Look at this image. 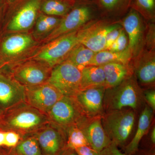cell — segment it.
<instances>
[{"mask_svg":"<svg viewBox=\"0 0 155 155\" xmlns=\"http://www.w3.org/2000/svg\"><path fill=\"white\" fill-rule=\"evenodd\" d=\"M92 12L91 8L86 5L73 9L61 19L58 25L47 37L45 41H51L80 29L91 19Z\"/></svg>","mask_w":155,"mask_h":155,"instance_id":"52a82bcc","label":"cell"},{"mask_svg":"<svg viewBox=\"0 0 155 155\" xmlns=\"http://www.w3.org/2000/svg\"><path fill=\"white\" fill-rule=\"evenodd\" d=\"M4 112L0 110V128H1V125H2V122L3 117H4Z\"/></svg>","mask_w":155,"mask_h":155,"instance_id":"f35d334b","label":"cell"},{"mask_svg":"<svg viewBox=\"0 0 155 155\" xmlns=\"http://www.w3.org/2000/svg\"><path fill=\"white\" fill-rule=\"evenodd\" d=\"M101 66L105 75V89L115 87L133 76V67L130 65L111 63Z\"/></svg>","mask_w":155,"mask_h":155,"instance_id":"ac0fdd59","label":"cell"},{"mask_svg":"<svg viewBox=\"0 0 155 155\" xmlns=\"http://www.w3.org/2000/svg\"><path fill=\"white\" fill-rule=\"evenodd\" d=\"M134 70L139 82L143 85L155 83V55L153 49L142 50L136 57Z\"/></svg>","mask_w":155,"mask_h":155,"instance_id":"2e32d148","label":"cell"},{"mask_svg":"<svg viewBox=\"0 0 155 155\" xmlns=\"http://www.w3.org/2000/svg\"><path fill=\"white\" fill-rule=\"evenodd\" d=\"M153 111L148 105H146L139 119L138 125L135 135L125 147V153L135 154L138 150L140 143L149 129L153 117Z\"/></svg>","mask_w":155,"mask_h":155,"instance_id":"d6986e66","label":"cell"},{"mask_svg":"<svg viewBox=\"0 0 155 155\" xmlns=\"http://www.w3.org/2000/svg\"><path fill=\"white\" fill-rule=\"evenodd\" d=\"M128 1L129 0H98L102 8L110 12L118 10Z\"/></svg>","mask_w":155,"mask_h":155,"instance_id":"83f0119b","label":"cell"},{"mask_svg":"<svg viewBox=\"0 0 155 155\" xmlns=\"http://www.w3.org/2000/svg\"><path fill=\"white\" fill-rule=\"evenodd\" d=\"M12 153L14 155H43L34 134L22 137Z\"/></svg>","mask_w":155,"mask_h":155,"instance_id":"cb8c5ba5","label":"cell"},{"mask_svg":"<svg viewBox=\"0 0 155 155\" xmlns=\"http://www.w3.org/2000/svg\"><path fill=\"white\" fill-rule=\"evenodd\" d=\"M81 71L67 61L52 68L47 83L55 87L63 96L75 97L81 91Z\"/></svg>","mask_w":155,"mask_h":155,"instance_id":"277c9868","label":"cell"},{"mask_svg":"<svg viewBox=\"0 0 155 155\" xmlns=\"http://www.w3.org/2000/svg\"><path fill=\"white\" fill-rule=\"evenodd\" d=\"M122 28L121 26L115 28L108 34L106 39L105 48L104 50H107L113 43L116 41L120 34Z\"/></svg>","mask_w":155,"mask_h":155,"instance_id":"1f68e13d","label":"cell"},{"mask_svg":"<svg viewBox=\"0 0 155 155\" xmlns=\"http://www.w3.org/2000/svg\"><path fill=\"white\" fill-rule=\"evenodd\" d=\"M81 71V91L96 87H105V75L101 66L88 65Z\"/></svg>","mask_w":155,"mask_h":155,"instance_id":"ffe728a7","label":"cell"},{"mask_svg":"<svg viewBox=\"0 0 155 155\" xmlns=\"http://www.w3.org/2000/svg\"><path fill=\"white\" fill-rule=\"evenodd\" d=\"M78 30L50 41L37 55L35 60L51 68L64 62L70 51L79 44Z\"/></svg>","mask_w":155,"mask_h":155,"instance_id":"5b68a950","label":"cell"},{"mask_svg":"<svg viewBox=\"0 0 155 155\" xmlns=\"http://www.w3.org/2000/svg\"><path fill=\"white\" fill-rule=\"evenodd\" d=\"M123 28L128 38V47L133 58L137 57L143 49L144 44V27L139 13L130 10L122 22Z\"/></svg>","mask_w":155,"mask_h":155,"instance_id":"4fadbf2b","label":"cell"},{"mask_svg":"<svg viewBox=\"0 0 155 155\" xmlns=\"http://www.w3.org/2000/svg\"><path fill=\"white\" fill-rule=\"evenodd\" d=\"M148 19L155 17V0H134L133 8Z\"/></svg>","mask_w":155,"mask_h":155,"instance_id":"4316f807","label":"cell"},{"mask_svg":"<svg viewBox=\"0 0 155 155\" xmlns=\"http://www.w3.org/2000/svg\"><path fill=\"white\" fill-rule=\"evenodd\" d=\"M150 155H155L154 154V153H153V154H150Z\"/></svg>","mask_w":155,"mask_h":155,"instance_id":"b9f144b4","label":"cell"},{"mask_svg":"<svg viewBox=\"0 0 155 155\" xmlns=\"http://www.w3.org/2000/svg\"><path fill=\"white\" fill-rule=\"evenodd\" d=\"M25 87L13 79L0 73V110L4 113L25 101Z\"/></svg>","mask_w":155,"mask_h":155,"instance_id":"5bb4252c","label":"cell"},{"mask_svg":"<svg viewBox=\"0 0 155 155\" xmlns=\"http://www.w3.org/2000/svg\"><path fill=\"white\" fill-rule=\"evenodd\" d=\"M70 8L67 1L47 0L42 5V11L49 16H64L69 13Z\"/></svg>","mask_w":155,"mask_h":155,"instance_id":"484cf974","label":"cell"},{"mask_svg":"<svg viewBox=\"0 0 155 155\" xmlns=\"http://www.w3.org/2000/svg\"><path fill=\"white\" fill-rule=\"evenodd\" d=\"M51 67L44 63L29 62L14 68L12 78L22 86H35L47 83Z\"/></svg>","mask_w":155,"mask_h":155,"instance_id":"30bf717a","label":"cell"},{"mask_svg":"<svg viewBox=\"0 0 155 155\" xmlns=\"http://www.w3.org/2000/svg\"><path fill=\"white\" fill-rule=\"evenodd\" d=\"M118 147L112 142L110 144L100 152L99 155H130L122 153L119 150Z\"/></svg>","mask_w":155,"mask_h":155,"instance_id":"4dcf8cb0","label":"cell"},{"mask_svg":"<svg viewBox=\"0 0 155 155\" xmlns=\"http://www.w3.org/2000/svg\"><path fill=\"white\" fill-rule=\"evenodd\" d=\"M36 29L39 34L46 33L49 31L47 23L45 18V15H42L38 19L36 22Z\"/></svg>","mask_w":155,"mask_h":155,"instance_id":"d6a6232c","label":"cell"},{"mask_svg":"<svg viewBox=\"0 0 155 155\" xmlns=\"http://www.w3.org/2000/svg\"><path fill=\"white\" fill-rule=\"evenodd\" d=\"M67 135L66 148L75 150L83 146H90L82 130L77 124L71 125L65 129Z\"/></svg>","mask_w":155,"mask_h":155,"instance_id":"d4e9b609","label":"cell"},{"mask_svg":"<svg viewBox=\"0 0 155 155\" xmlns=\"http://www.w3.org/2000/svg\"><path fill=\"white\" fill-rule=\"evenodd\" d=\"M1 155H14L12 153H5L2 152Z\"/></svg>","mask_w":155,"mask_h":155,"instance_id":"ab89813d","label":"cell"},{"mask_svg":"<svg viewBox=\"0 0 155 155\" xmlns=\"http://www.w3.org/2000/svg\"><path fill=\"white\" fill-rule=\"evenodd\" d=\"M115 42L117 45V51H124L128 47V38L124 28H122L120 34Z\"/></svg>","mask_w":155,"mask_h":155,"instance_id":"f546056e","label":"cell"},{"mask_svg":"<svg viewBox=\"0 0 155 155\" xmlns=\"http://www.w3.org/2000/svg\"><path fill=\"white\" fill-rule=\"evenodd\" d=\"M151 140L153 144H155V127H153L151 132L150 136Z\"/></svg>","mask_w":155,"mask_h":155,"instance_id":"74e56055","label":"cell"},{"mask_svg":"<svg viewBox=\"0 0 155 155\" xmlns=\"http://www.w3.org/2000/svg\"><path fill=\"white\" fill-rule=\"evenodd\" d=\"M60 155H78L75 150L65 148Z\"/></svg>","mask_w":155,"mask_h":155,"instance_id":"d590c367","label":"cell"},{"mask_svg":"<svg viewBox=\"0 0 155 155\" xmlns=\"http://www.w3.org/2000/svg\"><path fill=\"white\" fill-rule=\"evenodd\" d=\"M34 134L43 155H60L66 148L67 135L65 129L51 122Z\"/></svg>","mask_w":155,"mask_h":155,"instance_id":"ba28073f","label":"cell"},{"mask_svg":"<svg viewBox=\"0 0 155 155\" xmlns=\"http://www.w3.org/2000/svg\"><path fill=\"white\" fill-rule=\"evenodd\" d=\"M132 58V54L128 47L124 51L120 52L104 50L96 53L89 65L101 66L111 63L130 65Z\"/></svg>","mask_w":155,"mask_h":155,"instance_id":"44dd1931","label":"cell"},{"mask_svg":"<svg viewBox=\"0 0 155 155\" xmlns=\"http://www.w3.org/2000/svg\"><path fill=\"white\" fill-rule=\"evenodd\" d=\"M2 64L0 63V69H1V67H2Z\"/></svg>","mask_w":155,"mask_h":155,"instance_id":"60d3db41","label":"cell"},{"mask_svg":"<svg viewBox=\"0 0 155 155\" xmlns=\"http://www.w3.org/2000/svg\"><path fill=\"white\" fill-rule=\"evenodd\" d=\"M50 123L46 114L22 102L4 113L0 130L23 137L35 133Z\"/></svg>","mask_w":155,"mask_h":155,"instance_id":"6da1fadb","label":"cell"},{"mask_svg":"<svg viewBox=\"0 0 155 155\" xmlns=\"http://www.w3.org/2000/svg\"><path fill=\"white\" fill-rule=\"evenodd\" d=\"M41 3V0H29L25 3L12 18L9 29L19 31L30 28L36 19Z\"/></svg>","mask_w":155,"mask_h":155,"instance_id":"e0dca14e","label":"cell"},{"mask_svg":"<svg viewBox=\"0 0 155 155\" xmlns=\"http://www.w3.org/2000/svg\"><path fill=\"white\" fill-rule=\"evenodd\" d=\"M5 132L0 130V147L3 146L5 144Z\"/></svg>","mask_w":155,"mask_h":155,"instance_id":"8d00e7d4","label":"cell"},{"mask_svg":"<svg viewBox=\"0 0 155 155\" xmlns=\"http://www.w3.org/2000/svg\"><path fill=\"white\" fill-rule=\"evenodd\" d=\"M135 110L131 108L105 112L102 116L103 127L112 142L118 146L125 144L132 132Z\"/></svg>","mask_w":155,"mask_h":155,"instance_id":"3957f363","label":"cell"},{"mask_svg":"<svg viewBox=\"0 0 155 155\" xmlns=\"http://www.w3.org/2000/svg\"><path fill=\"white\" fill-rule=\"evenodd\" d=\"M25 101L47 115L53 106L63 96L49 83L25 87Z\"/></svg>","mask_w":155,"mask_h":155,"instance_id":"9c48e42d","label":"cell"},{"mask_svg":"<svg viewBox=\"0 0 155 155\" xmlns=\"http://www.w3.org/2000/svg\"><path fill=\"white\" fill-rule=\"evenodd\" d=\"M50 122L65 129L85 116L75 97L63 96L47 114Z\"/></svg>","mask_w":155,"mask_h":155,"instance_id":"8992f818","label":"cell"},{"mask_svg":"<svg viewBox=\"0 0 155 155\" xmlns=\"http://www.w3.org/2000/svg\"><path fill=\"white\" fill-rule=\"evenodd\" d=\"M96 53L79 43L70 51L65 61H67L81 70L89 65Z\"/></svg>","mask_w":155,"mask_h":155,"instance_id":"603a6c76","label":"cell"},{"mask_svg":"<svg viewBox=\"0 0 155 155\" xmlns=\"http://www.w3.org/2000/svg\"><path fill=\"white\" fill-rule=\"evenodd\" d=\"M142 98L141 89L132 76L115 87L106 89L104 110L107 112L128 107L136 110L141 105Z\"/></svg>","mask_w":155,"mask_h":155,"instance_id":"7a4b0ae2","label":"cell"},{"mask_svg":"<svg viewBox=\"0 0 155 155\" xmlns=\"http://www.w3.org/2000/svg\"><path fill=\"white\" fill-rule=\"evenodd\" d=\"M120 26L119 24L106 25L97 22L81 28L78 31L79 43L98 52L105 49L108 34Z\"/></svg>","mask_w":155,"mask_h":155,"instance_id":"8fae6325","label":"cell"},{"mask_svg":"<svg viewBox=\"0 0 155 155\" xmlns=\"http://www.w3.org/2000/svg\"><path fill=\"white\" fill-rule=\"evenodd\" d=\"M105 90L104 87L88 89L81 91L75 96V99L85 116L94 117L104 115Z\"/></svg>","mask_w":155,"mask_h":155,"instance_id":"9a60e30c","label":"cell"},{"mask_svg":"<svg viewBox=\"0 0 155 155\" xmlns=\"http://www.w3.org/2000/svg\"><path fill=\"white\" fill-rule=\"evenodd\" d=\"M75 150L78 155H99V153L97 152L88 146L80 147Z\"/></svg>","mask_w":155,"mask_h":155,"instance_id":"e575fe53","label":"cell"},{"mask_svg":"<svg viewBox=\"0 0 155 155\" xmlns=\"http://www.w3.org/2000/svg\"><path fill=\"white\" fill-rule=\"evenodd\" d=\"M144 97L145 99L150 107L153 111L155 110V90L147 91L144 92Z\"/></svg>","mask_w":155,"mask_h":155,"instance_id":"836d02e7","label":"cell"},{"mask_svg":"<svg viewBox=\"0 0 155 155\" xmlns=\"http://www.w3.org/2000/svg\"><path fill=\"white\" fill-rule=\"evenodd\" d=\"M33 42L31 37L27 35H15L9 37L3 42L2 51L10 57L17 55L27 49Z\"/></svg>","mask_w":155,"mask_h":155,"instance_id":"7402d4cb","label":"cell"},{"mask_svg":"<svg viewBox=\"0 0 155 155\" xmlns=\"http://www.w3.org/2000/svg\"><path fill=\"white\" fill-rule=\"evenodd\" d=\"M101 117L84 116L76 124L86 137L90 147L98 153L112 143L103 127Z\"/></svg>","mask_w":155,"mask_h":155,"instance_id":"7c38bea8","label":"cell"},{"mask_svg":"<svg viewBox=\"0 0 155 155\" xmlns=\"http://www.w3.org/2000/svg\"><path fill=\"white\" fill-rule=\"evenodd\" d=\"M1 153H2V151H1V150H0V155H1Z\"/></svg>","mask_w":155,"mask_h":155,"instance_id":"7bdbcfd3","label":"cell"},{"mask_svg":"<svg viewBox=\"0 0 155 155\" xmlns=\"http://www.w3.org/2000/svg\"><path fill=\"white\" fill-rule=\"evenodd\" d=\"M5 132V142L4 146L8 147H16L21 139V136L18 133L13 131Z\"/></svg>","mask_w":155,"mask_h":155,"instance_id":"f1b7e54d","label":"cell"}]
</instances>
